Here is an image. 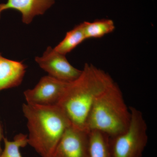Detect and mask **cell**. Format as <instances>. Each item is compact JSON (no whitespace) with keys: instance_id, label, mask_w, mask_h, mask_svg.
I'll use <instances>...</instances> for the list:
<instances>
[{"instance_id":"obj_1","label":"cell","mask_w":157,"mask_h":157,"mask_svg":"<svg viewBox=\"0 0 157 157\" xmlns=\"http://www.w3.org/2000/svg\"><path fill=\"white\" fill-rule=\"evenodd\" d=\"M114 82L108 73L86 63L80 76L68 83L57 105L72 125L85 130L86 122L95 101Z\"/></svg>"},{"instance_id":"obj_2","label":"cell","mask_w":157,"mask_h":157,"mask_svg":"<svg viewBox=\"0 0 157 157\" xmlns=\"http://www.w3.org/2000/svg\"><path fill=\"white\" fill-rule=\"evenodd\" d=\"M23 113L27 121L28 144L42 157H52L59 141L71 125L57 104L43 106L24 104Z\"/></svg>"},{"instance_id":"obj_3","label":"cell","mask_w":157,"mask_h":157,"mask_svg":"<svg viewBox=\"0 0 157 157\" xmlns=\"http://www.w3.org/2000/svg\"><path fill=\"white\" fill-rule=\"evenodd\" d=\"M131 121V111L121 89L116 82L98 97L93 104L85 129L102 132L110 138L126 131Z\"/></svg>"},{"instance_id":"obj_4","label":"cell","mask_w":157,"mask_h":157,"mask_svg":"<svg viewBox=\"0 0 157 157\" xmlns=\"http://www.w3.org/2000/svg\"><path fill=\"white\" fill-rule=\"evenodd\" d=\"M131 121L126 132L110 138L113 157H142L148 142L147 127L143 113L129 107Z\"/></svg>"},{"instance_id":"obj_5","label":"cell","mask_w":157,"mask_h":157,"mask_svg":"<svg viewBox=\"0 0 157 157\" xmlns=\"http://www.w3.org/2000/svg\"><path fill=\"white\" fill-rule=\"evenodd\" d=\"M68 83L49 75L43 76L33 88L25 91L26 103L43 106L57 105Z\"/></svg>"},{"instance_id":"obj_6","label":"cell","mask_w":157,"mask_h":157,"mask_svg":"<svg viewBox=\"0 0 157 157\" xmlns=\"http://www.w3.org/2000/svg\"><path fill=\"white\" fill-rule=\"evenodd\" d=\"M35 61L48 75L65 82L76 80L81 73L82 70L73 67L66 55L59 53L51 46L47 47L42 56L36 57Z\"/></svg>"},{"instance_id":"obj_7","label":"cell","mask_w":157,"mask_h":157,"mask_svg":"<svg viewBox=\"0 0 157 157\" xmlns=\"http://www.w3.org/2000/svg\"><path fill=\"white\" fill-rule=\"evenodd\" d=\"M52 157H90L89 132L71 125L59 141Z\"/></svg>"},{"instance_id":"obj_8","label":"cell","mask_w":157,"mask_h":157,"mask_svg":"<svg viewBox=\"0 0 157 157\" xmlns=\"http://www.w3.org/2000/svg\"><path fill=\"white\" fill-rule=\"evenodd\" d=\"M56 0H7L0 4V18L2 11L13 9L20 12L22 21L29 24L34 17L42 15L55 3Z\"/></svg>"},{"instance_id":"obj_9","label":"cell","mask_w":157,"mask_h":157,"mask_svg":"<svg viewBox=\"0 0 157 157\" xmlns=\"http://www.w3.org/2000/svg\"><path fill=\"white\" fill-rule=\"evenodd\" d=\"M22 62L4 57L0 52V92L19 86L26 71Z\"/></svg>"},{"instance_id":"obj_10","label":"cell","mask_w":157,"mask_h":157,"mask_svg":"<svg viewBox=\"0 0 157 157\" xmlns=\"http://www.w3.org/2000/svg\"><path fill=\"white\" fill-rule=\"evenodd\" d=\"M90 157H113L110 137L98 131L89 132Z\"/></svg>"},{"instance_id":"obj_11","label":"cell","mask_w":157,"mask_h":157,"mask_svg":"<svg viewBox=\"0 0 157 157\" xmlns=\"http://www.w3.org/2000/svg\"><path fill=\"white\" fill-rule=\"evenodd\" d=\"M86 39L83 23H82L67 32L63 39L54 48L59 53L66 55Z\"/></svg>"},{"instance_id":"obj_12","label":"cell","mask_w":157,"mask_h":157,"mask_svg":"<svg viewBox=\"0 0 157 157\" xmlns=\"http://www.w3.org/2000/svg\"><path fill=\"white\" fill-rule=\"evenodd\" d=\"M86 39H98L112 33L115 29V24L111 19L97 20L93 22H83Z\"/></svg>"},{"instance_id":"obj_13","label":"cell","mask_w":157,"mask_h":157,"mask_svg":"<svg viewBox=\"0 0 157 157\" xmlns=\"http://www.w3.org/2000/svg\"><path fill=\"white\" fill-rule=\"evenodd\" d=\"M5 147L0 157H22L20 148L28 144L27 135L20 133L15 135L14 139L10 141L6 137L3 138Z\"/></svg>"},{"instance_id":"obj_14","label":"cell","mask_w":157,"mask_h":157,"mask_svg":"<svg viewBox=\"0 0 157 157\" xmlns=\"http://www.w3.org/2000/svg\"><path fill=\"white\" fill-rule=\"evenodd\" d=\"M4 137L2 125V123H1V121H0V155L2 153V147H1V142H2V140H3Z\"/></svg>"}]
</instances>
